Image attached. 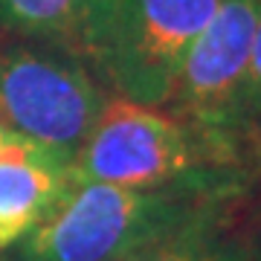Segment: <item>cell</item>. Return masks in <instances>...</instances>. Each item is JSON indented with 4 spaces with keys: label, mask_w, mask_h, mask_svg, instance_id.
Returning <instances> with one entry per match:
<instances>
[{
    "label": "cell",
    "mask_w": 261,
    "mask_h": 261,
    "mask_svg": "<svg viewBox=\"0 0 261 261\" xmlns=\"http://www.w3.org/2000/svg\"><path fill=\"white\" fill-rule=\"evenodd\" d=\"M215 9L218 0H90L82 61H90L116 96L160 108Z\"/></svg>",
    "instance_id": "cell-3"
},
{
    "label": "cell",
    "mask_w": 261,
    "mask_h": 261,
    "mask_svg": "<svg viewBox=\"0 0 261 261\" xmlns=\"http://www.w3.org/2000/svg\"><path fill=\"white\" fill-rule=\"evenodd\" d=\"M18 151H44V148L35 145V142H29L23 134L12 130L6 122L0 119V157L3 154H18Z\"/></svg>",
    "instance_id": "cell-10"
},
{
    "label": "cell",
    "mask_w": 261,
    "mask_h": 261,
    "mask_svg": "<svg viewBox=\"0 0 261 261\" xmlns=\"http://www.w3.org/2000/svg\"><path fill=\"white\" fill-rule=\"evenodd\" d=\"M105 105V90L73 53L27 38L0 49V119L67 166Z\"/></svg>",
    "instance_id": "cell-4"
},
{
    "label": "cell",
    "mask_w": 261,
    "mask_h": 261,
    "mask_svg": "<svg viewBox=\"0 0 261 261\" xmlns=\"http://www.w3.org/2000/svg\"><path fill=\"white\" fill-rule=\"evenodd\" d=\"M90 0H0V32L44 41L82 58V32Z\"/></svg>",
    "instance_id": "cell-7"
},
{
    "label": "cell",
    "mask_w": 261,
    "mask_h": 261,
    "mask_svg": "<svg viewBox=\"0 0 261 261\" xmlns=\"http://www.w3.org/2000/svg\"><path fill=\"white\" fill-rule=\"evenodd\" d=\"M238 145L189 125L174 113L108 99L93 130L67 166L73 183L130 189L186 186L218 195V171L232 166Z\"/></svg>",
    "instance_id": "cell-2"
},
{
    "label": "cell",
    "mask_w": 261,
    "mask_h": 261,
    "mask_svg": "<svg viewBox=\"0 0 261 261\" xmlns=\"http://www.w3.org/2000/svg\"><path fill=\"white\" fill-rule=\"evenodd\" d=\"M241 128L261 130V12L252 35L250 49V67L244 79V96H241Z\"/></svg>",
    "instance_id": "cell-9"
},
{
    "label": "cell",
    "mask_w": 261,
    "mask_h": 261,
    "mask_svg": "<svg viewBox=\"0 0 261 261\" xmlns=\"http://www.w3.org/2000/svg\"><path fill=\"white\" fill-rule=\"evenodd\" d=\"M125 261H252V255L238 238L218 226V215H212L134 252Z\"/></svg>",
    "instance_id": "cell-8"
},
{
    "label": "cell",
    "mask_w": 261,
    "mask_h": 261,
    "mask_svg": "<svg viewBox=\"0 0 261 261\" xmlns=\"http://www.w3.org/2000/svg\"><path fill=\"white\" fill-rule=\"evenodd\" d=\"M70 192L67 163L49 151L0 157V250L29 238Z\"/></svg>",
    "instance_id": "cell-6"
},
{
    "label": "cell",
    "mask_w": 261,
    "mask_h": 261,
    "mask_svg": "<svg viewBox=\"0 0 261 261\" xmlns=\"http://www.w3.org/2000/svg\"><path fill=\"white\" fill-rule=\"evenodd\" d=\"M261 0H218V9L195 38L180 67L174 93V116L189 125L238 145L241 96L250 67L252 35Z\"/></svg>",
    "instance_id": "cell-5"
},
{
    "label": "cell",
    "mask_w": 261,
    "mask_h": 261,
    "mask_svg": "<svg viewBox=\"0 0 261 261\" xmlns=\"http://www.w3.org/2000/svg\"><path fill=\"white\" fill-rule=\"evenodd\" d=\"M212 215L215 192L73 183L56 212L20 244L18 261H125Z\"/></svg>",
    "instance_id": "cell-1"
}]
</instances>
